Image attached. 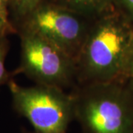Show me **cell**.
<instances>
[{
	"instance_id": "obj_1",
	"label": "cell",
	"mask_w": 133,
	"mask_h": 133,
	"mask_svg": "<svg viewBox=\"0 0 133 133\" xmlns=\"http://www.w3.org/2000/svg\"><path fill=\"white\" fill-rule=\"evenodd\" d=\"M70 94L81 133H133V78L78 84Z\"/></svg>"
},
{
	"instance_id": "obj_2",
	"label": "cell",
	"mask_w": 133,
	"mask_h": 133,
	"mask_svg": "<svg viewBox=\"0 0 133 133\" xmlns=\"http://www.w3.org/2000/svg\"><path fill=\"white\" fill-rule=\"evenodd\" d=\"M133 24L117 10L95 19L76 59L77 84L122 78Z\"/></svg>"
},
{
	"instance_id": "obj_3",
	"label": "cell",
	"mask_w": 133,
	"mask_h": 133,
	"mask_svg": "<svg viewBox=\"0 0 133 133\" xmlns=\"http://www.w3.org/2000/svg\"><path fill=\"white\" fill-rule=\"evenodd\" d=\"M14 110L28 121L35 133H66L75 120L72 95L51 86L22 87L8 81Z\"/></svg>"
},
{
	"instance_id": "obj_4",
	"label": "cell",
	"mask_w": 133,
	"mask_h": 133,
	"mask_svg": "<svg viewBox=\"0 0 133 133\" xmlns=\"http://www.w3.org/2000/svg\"><path fill=\"white\" fill-rule=\"evenodd\" d=\"M21 60L15 75L22 73L36 84L63 90L77 84L76 61L37 33L19 29Z\"/></svg>"
},
{
	"instance_id": "obj_5",
	"label": "cell",
	"mask_w": 133,
	"mask_h": 133,
	"mask_svg": "<svg viewBox=\"0 0 133 133\" xmlns=\"http://www.w3.org/2000/svg\"><path fill=\"white\" fill-rule=\"evenodd\" d=\"M93 21L46 0L14 27L40 35L76 61Z\"/></svg>"
},
{
	"instance_id": "obj_6",
	"label": "cell",
	"mask_w": 133,
	"mask_h": 133,
	"mask_svg": "<svg viewBox=\"0 0 133 133\" xmlns=\"http://www.w3.org/2000/svg\"><path fill=\"white\" fill-rule=\"evenodd\" d=\"M63 8L95 20L115 10V0H49Z\"/></svg>"
},
{
	"instance_id": "obj_7",
	"label": "cell",
	"mask_w": 133,
	"mask_h": 133,
	"mask_svg": "<svg viewBox=\"0 0 133 133\" xmlns=\"http://www.w3.org/2000/svg\"><path fill=\"white\" fill-rule=\"evenodd\" d=\"M46 0H9V14L14 25Z\"/></svg>"
},
{
	"instance_id": "obj_8",
	"label": "cell",
	"mask_w": 133,
	"mask_h": 133,
	"mask_svg": "<svg viewBox=\"0 0 133 133\" xmlns=\"http://www.w3.org/2000/svg\"><path fill=\"white\" fill-rule=\"evenodd\" d=\"M9 50V44L6 37L0 38V87L10 80V74L5 68V58Z\"/></svg>"
},
{
	"instance_id": "obj_9",
	"label": "cell",
	"mask_w": 133,
	"mask_h": 133,
	"mask_svg": "<svg viewBox=\"0 0 133 133\" xmlns=\"http://www.w3.org/2000/svg\"><path fill=\"white\" fill-rule=\"evenodd\" d=\"M115 9L133 24V0H115Z\"/></svg>"
},
{
	"instance_id": "obj_10",
	"label": "cell",
	"mask_w": 133,
	"mask_h": 133,
	"mask_svg": "<svg viewBox=\"0 0 133 133\" xmlns=\"http://www.w3.org/2000/svg\"><path fill=\"white\" fill-rule=\"evenodd\" d=\"M122 78H133V37L125 58L122 71Z\"/></svg>"
},
{
	"instance_id": "obj_11",
	"label": "cell",
	"mask_w": 133,
	"mask_h": 133,
	"mask_svg": "<svg viewBox=\"0 0 133 133\" xmlns=\"http://www.w3.org/2000/svg\"><path fill=\"white\" fill-rule=\"evenodd\" d=\"M14 33H16V30L11 21L0 16V38L7 37L8 35Z\"/></svg>"
},
{
	"instance_id": "obj_12",
	"label": "cell",
	"mask_w": 133,
	"mask_h": 133,
	"mask_svg": "<svg viewBox=\"0 0 133 133\" xmlns=\"http://www.w3.org/2000/svg\"><path fill=\"white\" fill-rule=\"evenodd\" d=\"M0 16L5 19H10L9 0H0Z\"/></svg>"
},
{
	"instance_id": "obj_13",
	"label": "cell",
	"mask_w": 133,
	"mask_h": 133,
	"mask_svg": "<svg viewBox=\"0 0 133 133\" xmlns=\"http://www.w3.org/2000/svg\"><path fill=\"white\" fill-rule=\"evenodd\" d=\"M21 133H35L34 132H32V131H30L28 129H27L26 128H24L22 127V129H21Z\"/></svg>"
}]
</instances>
